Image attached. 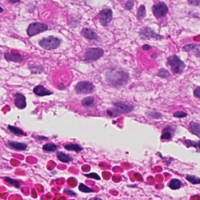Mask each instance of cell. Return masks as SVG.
Instances as JSON below:
<instances>
[{"instance_id": "7", "label": "cell", "mask_w": 200, "mask_h": 200, "mask_svg": "<svg viewBox=\"0 0 200 200\" xmlns=\"http://www.w3.org/2000/svg\"><path fill=\"white\" fill-rule=\"evenodd\" d=\"M168 7L164 3H159L153 5L152 7L153 13L157 18H161L165 17L168 13Z\"/></svg>"}, {"instance_id": "9", "label": "cell", "mask_w": 200, "mask_h": 200, "mask_svg": "<svg viewBox=\"0 0 200 200\" xmlns=\"http://www.w3.org/2000/svg\"><path fill=\"white\" fill-rule=\"evenodd\" d=\"M139 35L140 36V37L144 40L150 39V38H156V39L162 38L161 36L157 35L150 28L147 27H144L142 28L139 32Z\"/></svg>"}, {"instance_id": "22", "label": "cell", "mask_w": 200, "mask_h": 200, "mask_svg": "<svg viewBox=\"0 0 200 200\" xmlns=\"http://www.w3.org/2000/svg\"><path fill=\"white\" fill-rule=\"evenodd\" d=\"M8 128L11 132H13V133L17 135L22 136V135H24V132L22 131L21 129L15 126H13L9 125Z\"/></svg>"}, {"instance_id": "40", "label": "cell", "mask_w": 200, "mask_h": 200, "mask_svg": "<svg viewBox=\"0 0 200 200\" xmlns=\"http://www.w3.org/2000/svg\"><path fill=\"white\" fill-rule=\"evenodd\" d=\"M3 11V9L2 8H1V7H0V13H2Z\"/></svg>"}, {"instance_id": "25", "label": "cell", "mask_w": 200, "mask_h": 200, "mask_svg": "<svg viewBox=\"0 0 200 200\" xmlns=\"http://www.w3.org/2000/svg\"><path fill=\"white\" fill-rule=\"evenodd\" d=\"M170 127H167L163 130L162 135H161V139H170L171 138V134L170 132Z\"/></svg>"}, {"instance_id": "8", "label": "cell", "mask_w": 200, "mask_h": 200, "mask_svg": "<svg viewBox=\"0 0 200 200\" xmlns=\"http://www.w3.org/2000/svg\"><path fill=\"white\" fill-rule=\"evenodd\" d=\"M112 11L111 9H104L99 13V21L100 24L106 26L112 19Z\"/></svg>"}, {"instance_id": "35", "label": "cell", "mask_w": 200, "mask_h": 200, "mask_svg": "<svg viewBox=\"0 0 200 200\" xmlns=\"http://www.w3.org/2000/svg\"><path fill=\"white\" fill-rule=\"evenodd\" d=\"M149 115L153 118H159L160 117H161V115L157 112H151L149 113Z\"/></svg>"}, {"instance_id": "36", "label": "cell", "mask_w": 200, "mask_h": 200, "mask_svg": "<svg viewBox=\"0 0 200 200\" xmlns=\"http://www.w3.org/2000/svg\"><path fill=\"white\" fill-rule=\"evenodd\" d=\"M194 96H196V98H200V88L199 87H197V88L194 89Z\"/></svg>"}, {"instance_id": "16", "label": "cell", "mask_w": 200, "mask_h": 200, "mask_svg": "<svg viewBox=\"0 0 200 200\" xmlns=\"http://www.w3.org/2000/svg\"><path fill=\"white\" fill-rule=\"evenodd\" d=\"M9 145L10 147L17 150H25L27 149V146L26 144L22 143L17 142L10 141L9 142Z\"/></svg>"}, {"instance_id": "32", "label": "cell", "mask_w": 200, "mask_h": 200, "mask_svg": "<svg viewBox=\"0 0 200 200\" xmlns=\"http://www.w3.org/2000/svg\"><path fill=\"white\" fill-rule=\"evenodd\" d=\"M85 176H87L88 177H89V178H94V179L99 180H100V178L99 176L96 173H95L88 174H85Z\"/></svg>"}, {"instance_id": "2", "label": "cell", "mask_w": 200, "mask_h": 200, "mask_svg": "<svg viewBox=\"0 0 200 200\" xmlns=\"http://www.w3.org/2000/svg\"><path fill=\"white\" fill-rule=\"evenodd\" d=\"M61 41L58 38L54 36H49L41 40L39 44L44 49L52 50L59 47L61 44Z\"/></svg>"}, {"instance_id": "3", "label": "cell", "mask_w": 200, "mask_h": 200, "mask_svg": "<svg viewBox=\"0 0 200 200\" xmlns=\"http://www.w3.org/2000/svg\"><path fill=\"white\" fill-rule=\"evenodd\" d=\"M168 62L172 71L176 73H181L186 67L185 63L176 55L169 57L168 58Z\"/></svg>"}, {"instance_id": "12", "label": "cell", "mask_w": 200, "mask_h": 200, "mask_svg": "<svg viewBox=\"0 0 200 200\" xmlns=\"http://www.w3.org/2000/svg\"><path fill=\"white\" fill-rule=\"evenodd\" d=\"M81 35L86 39L91 40H99V37L98 35L89 28H84L81 31Z\"/></svg>"}, {"instance_id": "38", "label": "cell", "mask_w": 200, "mask_h": 200, "mask_svg": "<svg viewBox=\"0 0 200 200\" xmlns=\"http://www.w3.org/2000/svg\"><path fill=\"white\" fill-rule=\"evenodd\" d=\"M143 49H144V50H149V49H150L151 48V46H149V45H144V46H143Z\"/></svg>"}, {"instance_id": "26", "label": "cell", "mask_w": 200, "mask_h": 200, "mask_svg": "<svg viewBox=\"0 0 200 200\" xmlns=\"http://www.w3.org/2000/svg\"><path fill=\"white\" fill-rule=\"evenodd\" d=\"M146 7L144 5H142L138 9V17L139 19H142L146 16Z\"/></svg>"}, {"instance_id": "11", "label": "cell", "mask_w": 200, "mask_h": 200, "mask_svg": "<svg viewBox=\"0 0 200 200\" xmlns=\"http://www.w3.org/2000/svg\"><path fill=\"white\" fill-rule=\"evenodd\" d=\"M15 105L19 109H24L26 105V98L21 94H16L15 95Z\"/></svg>"}, {"instance_id": "21", "label": "cell", "mask_w": 200, "mask_h": 200, "mask_svg": "<svg viewBox=\"0 0 200 200\" xmlns=\"http://www.w3.org/2000/svg\"><path fill=\"white\" fill-rule=\"evenodd\" d=\"M94 102H95V99L93 96L86 97L82 100V103L83 106L86 107L92 106L94 105Z\"/></svg>"}, {"instance_id": "34", "label": "cell", "mask_w": 200, "mask_h": 200, "mask_svg": "<svg viewBox=\"0 0 200 200\" xmlns=\"http://www.w3.org/2000/svg\"><path fill=\"white\" fill-rule=\"evenodd\" d=\"M188 3L191 5L198 6L200 5V0H187Z\"/></svg>"}, {"instance_id": "20", "label": "cell", "mask_w": 200, "mask_h": 200, "mask_svg": "<svg viewBox=\"0 0 200 200\" xmlns=\"http://www.w3.org/2000/svg\"><path fill=\"white\" fill-rule=\"evenodd\" d=\"M65 149L69 151H75L79 152L83 150V147L76 144H70L65 146Z\"/></svg>"}, {"instance_id": "27", "label": "cell", "mask_w": 200, "mask_h": 200, "mask_svg": "<svg viewBox=\"0 0 200 200\" xmlns=\"http://www.w3.org/2000/svg\"><path fill=\"white\" fill-rule=\"evenodd\" d=\"M5 181L8 182L10 184L13 185L14 187H15L16 188H20V185H19V182H18L17 180H15L14 179L9 178V177H5Z\"/></svg>"}, {"instance_id": "37", "label": "cell", "mask_w": 200, "mask_h": 200, "mask_svg": "<svg viewBox=\"0 0 200 200\" xmlns=\"http://www.w3.org/2000/svg\"><path fill=\"white\" fill-rule=\"evenodd\" d=\"M64 192L65 193L68 194V195L71 196H76V194L75 192H74L73 191H71V190H65Z\"/></svg>"}, {"instance_id": "14", "label": "cell", "mask_w": 200, "mask_h": 200, "mask_svg": "<svg viewBox=\"0 0 200 200\" xmlns=\"http://www.w3.org/2000/svg\"><path fill=\"white\" fill-rule=\"evenodd\" d=\"M183 49L186 51L194 53L197 57H200V46L198 45H187L184 46Z\"/></svg>"}, {"instance_id": "6", "label": "cell", "mask_w": 200, "mask_h": 200, "mask_svg": "<svg viewBox=\"0 0 200 200\" xmlns=\"http://www.w3.org/2000/svg\"><path fill=\"white\" fill-rule=\"evenodd\" d=\"M48 29V26L46 24L40 22H35L29 25L27 29V34L28 35L32 36L40 34L42 32L46 31Z\"/></svg>"}, {"instance_id": "31", "label": "cell", "mask_w": 200, "mask_h": 200, "mask_svg": "<svg viewBox=\"0 0 200 200\" xmlns=\"http://www.w3.org/2000/svg\"><path fill=\"white\" fill-rule=\"evenodd\" d=\"M174 116L175 117H178V118H183L187 116V113L186 112L182 111H177L174 113Z\"/></svg>"}, {"instance_id": "23", "label": "cell", "mask_w": 200, "mask_h": 200, "mask_svg": "<svg viewBox=\"0 0 200 200\" xmlns=\"http://www.w3.org/2000/svg\"><path fill=\"white\" fill-rule=\"evenodd\" d=\"M186 178L189 182H191L193 184H199L200 183V178L197 177L195 176L187 175Z\"/></svg>"}, {"instance_id": "19", "label": "cell", "mask_w": 200, "mask_h": 200, "mask_svg": "<svg viewBox=\"0 0 200 200\" xmlns=\"http://www.w3.org/2000/svg\"><path fill=\"white\" fill-rule=\"evenodd\" d=\"M57 157L59 160L63 163H68L73 160L72 157L68 154H65L63 152H58L57 153Z\"/></svg>"}, {"instance_id": "39", "label": "cell", "mask_w": 200, "mask_h": 200, "mask_svg": "<svg viewBox=\"0 0 200 200\" xmlns=\"http://www.w3.org/2000/svg\"><path fill=\"white\" fill-rule=\"evenodd\" d=\"M9 2L11 3H18L19 2L20 0H8Z\"/></svg>"}, {"instance_id": "18", "label": "cell", "mask_w": 200, "mask_h": 200, "mask_svg": "<svg viewBox=\"0 0 200 200\" xmlns=\"http://www.w3.org/2000/svg\"><path fill=\"white\" fill-rule=\"evenodd\" d=\"M182 182L181 181L176 178L172 179L169 183V187L172 190H177L181 187Z\"/></svg>"}, {"instance_id": "30", "label": "cell", "mask_w": 200, "mask_h": 200, "mask_svg": "<svg viewBox=\"0 0 200 200\" xmlns=\"http://www.w3.org/2000/svg\"><path fill=\"white\" fill-rule=\"evenodd\" d=\"M157 75L161 78H167L170 75V73L167 70L165 69H161V70H160L159 72L158 73Z\"/></svg>"}, {"instance_id": "24", "label": "cell", "mask_w": 200, "mask_h": 200, "mask_svg": "<svg viewBox=\"0 0 200 200\" xmlns=\"http://www.w3.org/2000/svg\"><path fill=\"white\" fill-rule=\"evenodd\" d=\"M42 149L45 151H54L57 150V146L53 143H48L43 146Z\"/></svg>"}, {"instance_id": "4", "label": "cell", "mask_w": 200, "mask_h": 200, "mask_svg": "<svg viewBox=\"0 0 200 200\" xmlns=\"http://www.w3.org/2000/svg\"><path fill=\"white\" fill-rule=\"evenodd\" d=\"M104 51L100 48H94L89 49L84 54L85 61L88 62H92L98 60L103 57Z\"/></svg>"}, {"instance_id": "13", "label": "cell", "mask_w": 200, "mask_h": 200, "mask_svg": "<svg viewBox=\"0 0 200 200\" xmlns=\"http://www.w3.org/2000/svg\"><path fill=\"white\" fill-rule=\"evenodd\" d=\"M34 94L39 96H44L46 95H50L52 94L51 92L48 89H46L44 86L42 85H38L36 86L35 88L33 90Z\"/></svg>"}, {"instance_id": "33", "label": "cell", "mask_w": 200, "mask_h": 200, "mask_svg": "<svg viewBox=\"0 0 200 200\" xmlns=\"http://www.w3.org/2000/svg\"><path fill=\"white\" fill-rule=\"evenodd\" d=\"M134 3L132 1H129L125 5V7L128 10H130V9H132L133 7Z\"/></svg>"}, {"instance_id": "5", "label": "cell", "mask_w": 200, "mask_h": 200, "mask_svg": "<svg viewBox=\"0 0 200 200\" xmlns=\"http://www.w3.org/2000/svg\"><path fill=\"white\" fill-rule=\"evenodd\" d=\"M75 90L79 95H88L92 94L95 90V86L91 82L88 81L80 82L76 85Z\"/></svg>"}, {"instance_id": "10", "label": "cell", "mask_w": 200, "mask_h": 200, "mask_svg": "<svg viewBox=\"0 0 200 200\" xmlns=\"http://www.w3.org/2000/svg\"><path fill=\"white\" fill-rule=\"evenodd\" d=\"M114 106L115 107L116 110L121 113H127L133 111L134 107L133 106L127 104L126 103L117 102L113 103Z\"/></svg>"}, {"instance_id": "1", "label": "cell", "mask_w": 200, "mask_h": 200, "mask_svg": "<svg viewBox=\"0 0 200 200\" xmlns=\"http://www.w3.org/2000/svg\"><path fill=\"white\" fill-rule=\"evenodd\" d=\"M105 76L107 82L115 87L124 86L129 81L128 73L120 69H110L106 72Z\"/></svg>"}, {"instance_id": "29", "label": "cell", "mask_w": 200, "mask_h": 200, "mask_svg": "<svg viewBox=\"0 0 200 200\" xmlns=\"http://www.w3.org/2000/svg\"><path fill=\"white\" fill-rule=\"evenodd\" d=\"M107 113L108 114V115L111 117H116V116H118L120 113L116 110V108H114V109H110L109 110H107Z\"/></svg>"}, {"instance_id": "28", "label": "cell", "mask_w": 200, "mask_h": 200, "mask_svg": "<svg viewBox=\"0 0 200 200\" xmlns=\"http://www.w3.org/2000/svg\"><path fill=\"white\" fill-rule=\"evenodd\" d=\"M79 189L81 192H94V190L92 189H91L90 188L85 186L84 184L80 183L79 186Z\"/></svg>"}, {"instance_id": "15", "label": "cell", "mask_w": 200, "mask_h": 200, "mask_svg": "<svg viewBox=\"0 0 200 200\" xmlns=\"http://www.w3.org/2000/svg\"><path fill=\"white\" fill-rule=\"evenodd\" d=\"M5 58L7 61H13V62H20L24 60V58L21 55L14 54V53H5L4 55Z\"/></svg>"}, {"instance_id": "17", "label": "cell", "mask_w": 200, "mask_h": 200, "mask_svg": "<svg viewBox=\"0 0 200 200\" xmlns=\"http://www.w3.org/2000/svg\"><path fill=\"white\" fill-rule=\"evenodd\" d=\"M190 130L191 133L197 136L198 137H200V125L198 123H196L192 122L190 124Z\"/></svg>"}]
</instances>
